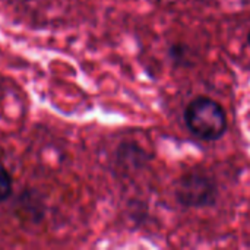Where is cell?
<instances>
[{
  "mask_svg": "<svg viewBox=\"0 0 250 250\" xmlns=\"http://www.w3.org/2000/svg\"><path fill=\"white\" fill-rule=\"evenodd\" d=\"M185 122L192 135L202 141H217L227 130L224 108L208 97H198L189 103Z\"/></svg>",
  "mask_w": 250,
  "mask_h": 250,
  "instance_id": "1",
  "label": "cell"
},
{
  "mask_svg": "<svg viewBox=\"0 0 250 250\" xmlns=\"http://www.w3.org/2000/svg\"><path fill=\"white\" fill-rule=\"evenodd\" d=\"M217 183L207 174L188 173L179 179L176 198L188 208H204L217 201Z\"/></svg>",
  "mask_w": 250,
  "mask_h": 250,
  "instance_id": "2",
  "label": "cell"
},
{
  "mask_svg": "<svg viewBox=\"0 0 250 250\" xmlns=\"http://www.w3.org/2000/svg\"><path fill=\"white\" fill-rule=\"evenodd\" d=\"M12 193V179L7 170L0 164V204L4 202Z\"/></svg>",
  "mask_w": 250,
  "mask_h": 250,
  "instance_id": "3",
  "label": "cell"
},
{
  "mask_svg": "<svg viewBox=\"0 0 250 250\" xmlns=\"http://www.w3.org/2000/svg\"><path fill=\"white\" fill-rule=\"evenodd\" d=\"M248 42H249V45H250V32L248 34Z\"/></svg>",
  "mask_w": 250,
  "mask_h": 250,
  "instance_id": "4",
  "label": "cell"
}]
</instances>
